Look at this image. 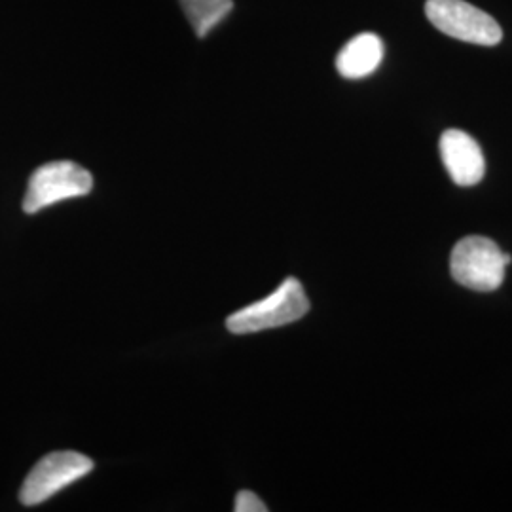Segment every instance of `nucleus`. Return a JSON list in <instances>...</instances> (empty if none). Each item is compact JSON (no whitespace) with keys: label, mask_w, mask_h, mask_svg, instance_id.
<instances>
[{"label":"nucleus","mask_w":512,"mask_h":512,"mask_svg":"<svg viewBox=\"0 0 512 512\" xmlns=\"http://www.w3.org/2000/svg\"><path fill=\"white\" fill-rule=\"evenodd\" d=\"M310 311V300L298 279H285L274 293L264 300L232 313L226 327L232 334H253L275 329L302 319Z\"/></svg>","instance_id":"nucleus-1"},{"label":"nucleus","mask_w":512,"mask_h":512,"mask_svg":"<svg viewBox=\"0 0 512 512\" xmlns=\"http://www.w3.org/2000/svg\"><path fill=\"white\" fill-rule=\"evenodd\" d=\"M511 255L503 253L492 239L469 236L458 241L450 256V272L459 285L478 293H492L501 287Z\"/></svg>","instance_id":"nucleus-2"},{"label":"nucleus","mask_w":512,"mask_h":512,"mask_svg":"<svg viewBox=\"0 0 512 512\" xmlns=\"http://www.w3.org/2000/svg\"><path fill=\"white\" fill-rule=\"evenodd\" d=\"M425 16L448 37L478 46H495L503 40L499 23L465 0H427Z\"/></svg>","instance_id":"nucleus-3"},{"label":"nucleus","mask_w":512,"mask_h":512,"mask_svg":"<svg viewBox=\"0 0 512 512\" xmlns=\"http://www.w3.org/2000/svg\"><path fill=\"white\" fill-rule=\"evenodd\" d=\"M93 179L88 169L73 162H52L42 165L31 175L23 211L33 215L54 203L90 194Z\"/></svg>","instance_id":"nucleus-4"},{"label":"nucleus","mask_w":512,"mask_h":512,"mask_svg":"<svg viewBox=\"0 0 512 512\" xmlns=\"http://www.w3.org/2000/svg\"><path fill=\"white\" fill-rule=\"evenodd\" d=\"M93 461L78 452H54L38 461L25 478L19 499L23 505L33 507L48 501L69 484L92 473Z\"/></svg>","instance_id":"nucleus-5"},{"label":"nucleus","mask_w":512,"mask_h":512,"mask_svg":"<svg viewBox=\"0 0 512 512\" xmlns=\"http://www.w3.org/2000/svg\"><path fill=\"white\" fill-rule=\"evenodd\" d=\"M439 147L440 158L454 183L475 186L484 179V154L469 133L461 129H448L442 133Z\"/></svg>","instance_id":"nucleus-6"},{"label":"nucleus","mask_w":512,"mask_h":512,"mask_svg":"<svg viewBox=\"0 0 512 512\" xmlns=\"http://www.w3.org/2000/svg\"><path fill=\"white\" fill-rule=\"evenodd\" d=\"M384 59V42L374 33L351 38L336 57V69L344 78L357 80L374 73Z\"/></svg>","instance_id":"nucleus-7"},{"label":"nucleus","mask_w":512,"mask_h":512,"mask_svg":"<svg viewBox=\"0 0 512 512\" xmlns=\"http://www.w3.org/2000/svg\"><path fill=\"white\" fill-rule=\"evenodd\" d=\"M184 16L198 37H207L234 10L232 0H179Z\"/></svg>","instance_id":"nucleus-8"},{"label":"nucleus","mask_w":512,"mask_h":512,"mask_svg":"<svg viewBox=\"0 0 512 512\" xmlns=\"http://www.w3.org/2000/svg\"><path fill=\"white\" fill-rule=\"evenodd\" d=\"M234 511L268 512V507L264 505V501H262L258 495L249 492V490H243V492H239L238 497H236Z\"/></svg>","instance_id":"nucleus-9"}]
</instances>
